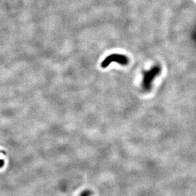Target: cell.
I'll use <instances>...</instances> for the list:
<instances>
[{
  "label": "cell",
  "mask_w": 196,
  "mask_h": 196,
  "mask_svg": "<svg viewBox=\"0 0 196 196\" xmlns=\"http://www.w3.org/2000/svg\"><path fill=\"white\" fill-rule=\"evenodd\" d=\"M117 63L120 65H127L129 63L128 58L125 55L121 54H111L102 62L101 67L103 68L108 66L111 63Z\"/></svg>",
  "instance_id": "7a4b0ae2"
},
{
  "label": "cell",
  "mask_w": 196,
  "mask_h": 196,
  "mask_svg": "<svg viewBox=\"0 0 196 196\" xmlns=\"http://www.w3.org/2000/svg\"><path fill=\"white\" fill-rule=\"evenodd\" d=\"M3 164H4V162H3V160H0V167H3Z\"/></svg>",
  "instance_id": "3957f363"
},
{
  "label": "cell",
  "mask_w": 196,
  "mask_h": 196,
  "mask_svg": "<svg viewBox=\"0 0 196 196\" xmlns=\"http://www.w3.org/2000/svg\"><path fill=\"white\" fill-rule=\"evenodd\" d=\"M160 73L161 67L159 66H153L148 71H145L143 72L142 87L144 91H148L150 90L153 80L158 75H159Z\"/></svg>",
  "instance_id": "6da1fadb"
}]
</instances>
